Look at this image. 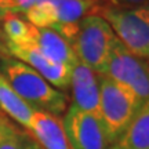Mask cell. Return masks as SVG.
I'll return each mask as SVG.
<instances>
[{
	"mask_svg": "<svg viewBox=\"0 0 149 149\" xmlns=\"http://www.w3.org/2000/svg\"><path fill=\"white\" fill-rule=\"evenodd\" d=\"M94 14L111 25L124 47L141 58L149 59V4L134 8L98 6Z\"/></svg>",
	"mask_w": 149,
	"mask_h": 149,
	"instance_id": "3957f363",
	"label": "cell"
},
{
	"mask_svg": "<svg viewBox=\"0 0 149 149\" xmlns=\"http://www.w3.org/2000/svg\"><path fill=\"white\" fill-rule=\"evenodd\" d=\"M62 123L72 149H111L112 144L98 113L69 105Z\"/></svg>",
	"mask_w": 149,
	"mask_h": 149,
	"instance_id": "52a82bcc",
	"label": "cell"
},
{
	"mask_svg": "<svg viewBox=\"0 0 149 149\" xmlns=\"http://www.w3.org/2000/svg\"><path fill=\"white\" fill-rule=\"evenodd\" d=\"M95 7V0H42L24 15L33 26L58 32L68 25L77 24Z\"/></svg>",
	"mask_w": 149,
	"mask_h": 149,
	"instance_id": "8992f818",
	"label": "cell"
},
{
	"mask_svg": "<svg viewBox=\"0 0 149 149\" xmlns=\"http://www.w3.org/2000/svg\"><path fill=\"white\" fill-rule=\"evenodd\" d=\"M7 50L11 57L19 59L21 62L31 66L57 90L62 91V93L69 90L70 76H72L70 65L58 64L53 59L47 58L32 44H25V46L7 44Z\"/></svg>",
	"mask_w": 149,
	"mask_h": 149,
	"instance_id": "ba28073f",
	"label": "cell"
},
{
	"mask_svg": "<svg viewBox=\"0 0 149 149\" xmlns=\"http://www.w3.org/2000/svg\"><path fill=\"white\" fill-rule=\"evenodd\" d=\"M116 35L102 17L91 13L79 22V29L72 42L77 61L98 74H105Z\"/></svg>",
	"mask_w": 149,
	"mask_h": 149,
	"instance_id": "7a4b0ae2",
	"label": "cell"
},
{
	"mask_svg": "<svg viewBox=\"0 0 149 149\" xmlns=\"http://www.w3.org/2000/svg\"><path fill=\"white\" fill-rule=\"evenodd\" d=\"M109 1L111 6L119 8H134V7L149 4V0H109Z\"/></svg>",
	"mask_w": 149,
	"mask_h": 149,
	"instance_id": "e0dca14e",
	"label": "cell"
},
{
	"mask_svg": "<svg viewBox=\"0 0 149 149\" xmlns=\"http://www.w3.org/2000/svg\"><path fill=\"white\" fill-rule=\"evenodd\" d=\"M42 0H0V19L6 14H25Z\"/></svg>",
	"mask_w": 149,
	"mask_h": 149,
	"instance_id": "2e32d148",
	"label": "cell"
},
{
	"mask_svg": "<svg viewBox=\"0 0 149 149\" xmlns=\"http://www.w3.org/2000/svg\"><path fill=\"white\" fill-rule=\"evenodd\" d=\"M102 76L127 87L142 102L149 100V59L141 58L124 47L116 37Z\"/></svg>",
	"mask_w": 149,
	"mask_h": 149,
	"instance_id": "5b68a950",
	"label": "cell"
},
{
	"mask_svg": "<svg viewBox=\"0 0 149 149\" xmlns=\"http://www.w3.org/2000/svg\"><path fill=\"white\" fill-rule=\"evenodd\" d=\"M29 133L43 149H72L62 119L44 111H35Z\"/></svg>",
	"mask_w": 149,
	"mask_h": 149,
	"instance_id": "30bf717a",
	"label": "cell"
},
{
	"mask_svg": "<svg viewBox=\"0 0 149 149\" xmlns=\"http://www.w3.org/2000/svg\"><path fill=\"white\" fill-rule=\"evenodd\" d=\"M10 55L8 54V50H7V44H6L4 36H3V32H1V26H0V58L3 57H7Z\"/></svg>",
	"mask_w": 149,
	"mask_h": 149,
	"instance_id": "ac0fdd59",
	"label": "cell"
},
{
	"mask_svg": "<svg viewBox=\"0 0 149 149\" xmlns=\"http://www.w3.org/2000/svg\"><path fill=\"white\" fill-rule=\"evenodd\" d=\"M0 26L6 44L24 46L29 42L33 25H31L26 19L21 18L18 14H6L0 19Z\"/></svg>",
	"mask_w": 149,
	"mask_h": 149,
	"instance_id": "5bb4252c",
	"label": "cell"
},
{
	"mask_svg": "<svg viewBox=\"0 0 149 149\" xmlns=\"http://www.w3.org/2000/svg\"><path fill=\"white\" fill-rule=\"evenodd\" d=\"M1 112L29 131L35 109L18 95L10 83L0 74V113Z\"/></svg>",
	"mask_w": 149,
	"mask_h": 149,
	"instance_id": "4fadbf2b",
	"label": "cell"
},
{
	"mask_svg": "<svg viewBox=\"0 0 149 149\" xmlns=\"http://www.w3.org/2000/svg\"><path fill=\"white\" fill-rule=\"evenodd\" d=\"M100 74L87 65L76 61L72 66L70 90L72 105L81 111L98 113L100 111Z\"/></svg>",
	"mask_w": 149,
	"mask_h": 149,
	"instance_id": "9c48e42d",
	"label": "cell"
},
{
	"mask_svg": "<svg viewBox=\"0 0 149 149\" xmlns=\"http://www.w3.org/2000/svg\"><path fill=\"white\" fill-rule=\"evenodd\" d=\"M0 74L35 111L61 116L68 109L66 94L53 87L36 70L19 59L11 55L0 58Z\"/></svg>",
	"mask_w": 149,
	"mask_h": 149,
	"instance_id": "6da1fadb",
	"label": "cell"
},
{
	"mask_svg": "<svg viewBox=\"0 0 149 149\" xmlns=\"http://www.w3.org/2000/svg\"><path fill=\"white\" fill-rule=\"evenodd\" d=\"M6 123H10V122L6 119L4 115H1V113H0V126H1V124H6Z\"/></svg>",
	"mask_w": 149,
	"mask_h": 149,
	"instance_id": "d6986e66",
	"label": "cell"
},
{
	"mask_svg": "<svg viewBox=\"0 0 149 149\" xmlns=\"http://www.w3.org/2000/svg\"><path fill=\"white\" fill-rule=\"evenodd\" d=\"M0 149H43L32 134L18 130L11 123L0 126Z\"/></svg>",
	"mask_w": 149,
	"mask_h": 149,
	"instance_id": "9a60e30c",
	"label": "cell"
},
{
	"mask_svg": "<svg viewBox=\"0 0 149 149\" xmlns=\"http://www.w3.org/2000/svg\"><path fill=\"white\" fill-rule=\"evenodd\" d=\"M111 149H149V100L141 105Z\"/></svg>",
	"mask_w": 149,
	"mask_h": 149,
	"instance_id": "7c38bea8",
	"label": "cell"
},
{
	"mask_svg": "<svg viewBox=\"0 0 149 149\" xmlns=\"http://www.w3.org/2000/svg\"><path fill=\"white\" fill-rule=\"evenodd\" d=\"M1 115H3V113H1Z\"/></svg>",
	"mask_w": 149,
	"mask_h": 149,
	"instance_id": "ffe728a7",
	"label": "cell"
},
{
	"mask_svg": "<svg viewBox=\"0 0 149 149\" xmlns=\"http://www.w3.org/2000/svg\"><path fill=\"white\" fill-rule=\"evenodd\" d=\"M28 44L35 46L47 58L53 59L58 64H66L73 66V64L77 61L72 46L53 29L32 26Z\"/></svg>",
	"mask_w": 149,
	"mask_h": 149,
	"instance_id": "8fae6325",
	"label": "cell"
},
{
	"mask_svg": "<svg viewBox=\"0 0 149 149\" xmlns=\"http://www.w3.org/2000/svg\"><path fill=\"white\" fill-rule=\"evenodd\" d=\"M144 102L127 87L100 74V111L111 144L127 128Z\"/></svg>",
	"mask_w": 149,
	"mask_h": 149,
	"instance_id": "277c9868",
	"label": "cell"
}]
</instances>
